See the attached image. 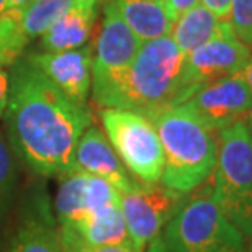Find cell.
Listing matches in <instances>:
<instances>
[{"instance_id": "5", "label": "cell", "mask_w": 252, "mask_h": 252, "mask_svg": "<svg viewBox=\"0 0 252 252\" xmlns=\"http://www.w3.org/2000/svg\"><path fill=\"white\" fill-rule=\"evenodd\" d=\"M160 236L167 252H246L244 236L221 213L211 190L185 200Z\"/></svg>"}, {"instance_id": "6", "label": "cell", "mask_w": 252, "mask_h": 252, "mask_svg": "<svg viewBox=\"0 0 252 252\" xmlns=\"http://www.w3.org/2000/svg\"><path fill=\"white\" fill-rule=\"evenodd\" d=\"M105 133L120 160L143 184H158L164 172V149L154 123L131 110L103 108Z\"/></svg>"}, {"instance_id": "3", "label": "cell", "mask_w": 252, "mask_h": 252, "mask_svg": "<svg viewBox=\"0 0 252 252\" xmlns=\"http://www.w3.org/2000/svg\"><path fill=\"white\" fill-rule=\"evenodd\" d=\"M164 149V172L160 184L190 193L201 187L215 172L218 162V138L196 118L185 103L153 115Z\"/></svg>"}, {"instance_id": "7", "label": "cell", "mask_w": 252, "mask_h": 252, "mask_svg": "<svg viewBox=\"0 0 252 252\" xmlns=\"http://www.w3.org/2000/svg\"><path fill=\"white\" fill-rule=\"evenodd\" d=\"M187 195L162 184H141L138 189L120 193V210L136 252H144L162 234Z\"/></svg>"}, {"instance_id": "28", "label": "cell", "mask_w": 252, "mask_h": 252, "mask_svg": "<svg viewBox=\"0 0 252 252\" xmlns=\"http://www.w3.org/2000/svg\"><path fill=\"white\" fill-rule=\"evenodd\" d=\"M144 252H167L164 241H162V236H159L158 239L153 241V243L148 246V249H146Z\"/></svg>"}, {"instance_id": "22", "label": "cell", "mask_w": 252, "mask_h": 252, "mask_svg": "<svg viewBox=\"0 0 252 252\" xmlns=\"http://www.w3.org/2000/svg\"><path fill=\"white\" fill-rule=\"evenodd\" d=\"M228 23L236 36L252 48V0H231Z\"/></svg>"}, {"instance_id": "14", "label": "cell", "mask_w": 252, "mask_h": 252, "mask_svg": "<svg viewBox=\"0 0 252 252\" xmlns=\"http://www.w3.org/2000/svg\"><path fill=\"white\" fill-rule=\"evenodd\" d=\"M141 46L143 41L125 23L115 0H107L103 7L102 30L95 44L92 77L123 70L134 59Z\"/></svg>"}, {"instance_id": "4", "label": "cell", "mask_w": 252, "mask_h": 252, "mask_svg": "<svg viewBox=\"0 0 252 252\" xmlns=\"http://www.w3.org/2000/svg\"><path fill=\"white\" fill-rule=\"evenodd\" d=\"M218 162L213 172V196L226 218L252 238V133L238 122L216 133Z\"/></svg>"}, {"instance_id": "16", "label": "cell", "mask_w": 252, "mask_h": 252, "mask_svg": "<svg viewBox=\"0 0 252 252\" xmlns=\"http://www.w3.org/2000/svg\"><path fill=\"white\" fill-rule=\"evenodd\" d=\"M100 3L102 0H77L41 34V46L51 53L85 46L92 34Z\"/></svg>"}, {"instance_id": "18", "label": "cell", "mask_w": 252, "mask_h": 252, "mask_svg": "<svg viewBox=\"0 0 252 252\" xmlns=\"http://www.w3.org/2000/svg\"><path fill=\"white\" fill-rule=\"evenodd\" d=\"M125 23L141 41L169 36L174 22L165 12L164 3L151 0H115Z\"/></svg>"}, {"instance_id": "15", "label": "cell", "mask_w": 252, "mask_h": 252, "mask_svg": "<svg viewBox=\"0 0 252 252\" xmlns=\"http://www.w3.org/2000/svg\"><path fill=\"white\" fill-rule=\"evenodd\" d=\"M61 244H84L90 248L102 246H122V248L134 249L128 228L123 220L120 205H112L75 221L67 226H58Z\"/></svg>"}, {"instance_id": "32", "label": "cell", "mask_w": 252, "mask_h": 252, "mask_svg": "<svg viewBox=\"0 0 252 252\" xmlns=\"http://www.w3.org/2000/svg\"><path fill=\"white\" fill-rule=\"evenodd\" d=\"M249 241H251V244H249V251H248V252H252V238H251Z\"/></svg>"}, {"instance_id": "2", "label": "cell", "mask_w": 252, "mask_h": 252, "mask_svg": "<svg viewBox=\"0 0 252 252\" xmlns=\"http://www.w3.org/2000/svg\"><path fill=\"white\" fill-rule=\"evenodd\" d=\"M185 56L170 36L143 43L123 70L92 77V97L103 108L153 115L185 102Z\"/></svg>"}, {"instance_id": "25", "label": "cell", "mask_w": 252, "mask_h": 252, "mask_svg": "<svg viewBox=\"0 0 252 252\" xmlns=\"http://www.w3.org/2000/svg\"><path fill=\"white\" fill-rule=\"evenodd\" d=\"M201 5H205L206 8H210L216 17L228 22V13L231 7V0H200Z\"/></svg>"}, {"instance_id": "33", "label": "cell", "mask_w": 252, "mask_h": 252, "mask_svg": "<svg viewBox=\"0 0 252 252\" xmlns=\"http://www.w3.org/2000/svg\"><path fill=\"white\" fill-rule=\"evenodd\" d=\"M151 2H158V3H164V0H151Z\"/></svg>"}, {"instance_id": "10", "label": "cell", "mask_w": 252, "mask_h": 252, "mask_svg": "<svg viewBox=\"0 0 252 252\" xmlns=\"http://www.w3.org/2000/svg\"><path fill=\"white\" fill-rule=\"evenodd\" d=\"M213 133L244 122L252 103V90L239 75H229L200 87L184 102Z\"/></svg>"}, {"instance_id": "12", "label": "cell", "mask_w": 252, "mask_h": 252, "mask_svg": "<svg viewBox=\"0 0 252 252\" xmlns=\"http://www.w3.org/2000/svg\"><path fill=\"white\" fill-rule=\"evenodd\" d=\"M74 172L103 179L120 193L131 191L143 184L128 172V169L120 160L118 154L115 153L113 146L95 125H90L80 136L74 156V167L70 174Z\"/></svg>"}, {"instance_id": "26", "label": "cell", "mask_w": 252, "mask_h": 252, "mask_svg": "<svg viewBox=\"0 0 252 252\" xmlns=\"http://www.w3.org/2000/svg\"><path fill=\"white\" fill-rule=\"evenodd\" d=\"M8 98V74L0 67V115H3Z\"/></svg>"}, {"instance_id": "8", "label": "cell", "mask_w": 252, "mask_h": 252, "mask_svg": "<svg viewBox=\"0 0 252 252\" xmlns=\"http://www.w3.org/2000/svg\"><path fill=\"white\" fill-rule=\"evenodd\" d=\"M2 252H64L51 198L43 184H33L20 198Z\"/></svg>"}, {"instance_id": "30", "label": "cell", "mask_w": 252, "mask_h": 252, "mask_svg": "<svg viewBox=\"0 0 252 252\" xmlns=\"http://www.w3.org/2000/svg\"><path fill=\"white\" fill-rule=\"evenodd\" d=\"M8 12H12V7H10L8 0H0V15H5ZM15 12H17V10H15Z\"/></svg>"}, {"instance_id": "11", "label": "cell", "mask_w": 252, "mask_h": 252, "mask_svg": "<svg viewBox=\"0 0 252 252\" xmlns=\"http://www.w3.org/2000/svg\"><path fill=\"white\" fill-rule=\"evenodd\" d=\"M53 208L58 226H67L112 205H120V191L103 179L69 174L59 179Z\"/></svg>"}, {"instance_id": "13", "label": "cell", "mask_w": 252, "mask_h": 252, "mask_svg": "<svg viewBox=\"0 0 252 252\" xmlns=\"http://www.w3.org/2000/svg\"><path fill=\"white\" fill-rule=\"evenodd\" d=\"M27 58L69 98L87 103L92 87V48L85 44L69 51L33 53Z\"/></svg>"}, {"instance_id": "20", "label": "cell", "mask_w": 252, "mask_h": 252, "mask_svg": "<svg viewBox=\"0 0 252 252\" xmlns=\"http://www.w3.org/2000/svg\"><path fill=\"white\" fill-rule=\"evenodd\" d=\"M18 195V170L7 143L0 134V228L8 224Z\"/></svg>"}, {"instance_id": "27", "label": "cell", "mask_w": 252, "mask_h": 252, "mask_svg": "<svg viewBox=\"0 0 252 252\" xmlns=\"http://www.w3.org/2000/svg\"><path fill=\"white\" fill-rule=\"evenodd\" d=\"M241 79L244 80L246 84L249 85V89L252 90V48H251V54H249V59H248V63L244 64V67L243 70L238 74Z\"/></svg>"}, {"instance_id": "24", "label": "cell", "mask_w": 252, "mask_h": 252, "mask_svg": "<svg viewBox=\"0 0 252 252\" xmlns=\"http://www.w3.org/2000/svg\"><path fill=\"white\" fill-rule=\"evenodd\" d=\"M64 252H136L129 248H122V246H102V248H90L84 244H65L63 246Z\"/></svg>"}, {"instance_id": "17", "label": "cell", "mask_w": 252, "mask_h": 252, "mask_svg": "<svg viewBox=\"0 0 252 252\" xmlns=\"http://www.w3.org/2000/svg\"><path fill=\"white\" fill-rule=\"evenodd\" d=\"M228 28L229 23L226 20H221L210 8L198 3L175 20L169 36L174 39L184 56H187Z\"/></svg>"}, {"instance_id": "31", "label": "cell", "mask_w": 252, "mask_h": 252, "mask_svg": "<svg viewBox=\"0 0 252 252\" xmlns=\"http://www.w3.org/2000/svg\"><path fill=\"white\" fill-rule=\"evenodd\" d=\"M246 125H248V128L251 129V133H252V103H251V108H249V113H248V117H246Z\"/></svg>"}, {"instance_id": "29", "label": "cell", "mask_w": 252, "mask_h": 252, "mask_svg": "<svg viewBox=\"0 0 252 252\" xmlns=\"http://www.w3.org/2000/svg\"><path fill=\"white\" fill-rule=\"evenodd\" d=\"M34 0H8L12 10H17V12H23L25 8H28Z\"/></svg>"}, {"instance_id": "23", "label": "cell", "mask_w": 252, "mask_h": 252, "mask_svg": "<svg viewBox=\"0 0 252 252\" xmlns=\"http://www.w3.org/2000/svg\"><path fill=\"white\" fill-rule=\"evenodd\" d=\"M198 3L200 0H164L165 12H167L172 22L179 20L185 12H189L190 8H193Z\"/></svg>"}, {"instance_id": "19", "label": "cell", "mask_w": 252, "mask_h": 252, "mask_svg": "<svg viewBox=\"0 0 252 252\" xmlns=\"http://www.w3.org/2000/svg\"><path fill=\"white\" fill-rule=\"evenodd\" d=\"M77 0H34L28 8L20 13L22 30L30 39L41 36Z\"/></svg>"}, {"instance_id": "21", "label": "cell", "mask_w": 252, "mask_h": 252, "mask_svg": "<svg viewBox=\"0 0 252 252\" xmlns=\"http://www.w3.org/2000/svg\"><path fill=\"white\" fill-rule=\"evenodd\" d=\"M20 13L12 10L0 15V67L17 63L30 41L20 25Z\"/></svg>"}, {"instance_id": "1", "label": "cell", "mask_w": 252, "mask_h": 252, "mask_svg": "<svg viewBox=\"0 0 252 252\" xmlns=\"http://www.w3.org/2000/svg\"><path fill=\"white\" fill-rule=\"evenodd\" d=\"M10 67L3 122L15 154L38 177L69 175L92 125L89 105L69 98L25 54Z\"/></svg>"}, {"instance_id": "9", "label": "cell", "mask_w": 252, "mask_h": 252, "mask_svg": "<svg viewBox=\"0 0 252 252\" xmlns=\"http://www.w3.org/2000/svg\"><path fill=\"white\" fill-rule=\"evenodd\" d=\"M251 48L236 36L231 27L185 56V102L203 85L213 80L238 75L248 63Z\"/></svg>"}]
</instances>
